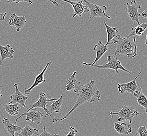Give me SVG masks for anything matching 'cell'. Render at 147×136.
I'll use <instances>...</instances> for the list:
<instances>
[{"mask_svg":"<svg viewBox=\"0 0 147 136\" xmlns=\"http://www.w3.org/2000/svg\"><path fill=\"white\" fill-rule=\"evenodd\" d=\"M15 51L9 44L6 46H2L0 44V66L3 64V61L7 58L12 59L13 58V54Z\"/></svg>","mask_w":147,"mask_h":136,"instance_id":"cell-17","label":"cell"},{"mask_svg":"<svg viewBox=\"0 0 147 136\" xmlns=\"http://www.w3.org/2000/svg\"><path fill=\"white\" fill-rule=\"evenodd\" d=\"M104 24L106 27V32L107 35V40L106 42V46L109 44H114L117 43V40L114 39V37L118 38L120 35L118 34V30L115 27H111L109 26L106 23L104 22Z\"/></svg>","mask_w":147,"mask_h":136,"instance_id":"cell-16","label":"cell"},{"mask_svg":"<svg viewBox=\"0 0 147 136\" xmlns=\"http://www.w3.org/2000/svg\"><path fill=\"white\" fill-rule=\"evenodd\" d=\"M24 115L26 116V121H31L32 123H35L36 124L39 125L41 124V119L44 116V114L42 112L37 111L36 108L30 110L28 112H23L20 117H18L15 119V125L17 124L18 120Z\"/></svg>","mask_w":147,"mask_h":136,"instance_id":"cell-7","label":"cell"},{"mask_svg":"<svg viewBox=\"0 0 147 136\" xmlns=\"http://www.w3.org/2000/svg\"><path fill=\"white\" fill-rule=\"evenodd\" d=\"M7 2L9 3H12L14 2V3H18L20 2H26L28 3L29 4H32L33 2L31 1L28 0V1H7Z\"/></svg>","mask_w":147,"mask_h":136,"instance_id":"cell-28","label":"cell"},{"mask_svg":"<svg viewBox=\"0 0 147 136\" xmlns=\"http://www.w3.org/2000/svg\"><path fill=\"white\" fill-rule=\"evenodd\" d=\"M147 24L142 23L138 25L136 27H133L131 29V32L127 37L131 36H136L142 35L144 33V31L147 29Z\"/></svg>","mask_w":147,"mask_h":136,"instance_id":"cell-24","label":"cell"},{"mask_svg":"<svg viewBox=\"0 0 147 136\" xmlns=\"http://www.w3.org/2000/svg\"><path fill=\"white\" fill-rule=\"evenodd\" d=\"M78 133V130L76 129V128L73 126H71L70 127L69 133L66 136H75V135Z\"/></svg>","mask_w":147,"mask_h":136,"instance_id":"cell-27","label":"cell"},{"mask_svg":"<svg viewBox=\"0 0 147 136\" xmlns=\"http://www.w3.org/2000/svg\"><path fill=\"white\" fill-rule=\"evenodd\" d=\"M137 133L139 136H147V130L146 126H141L139 128Z\"/></svg>","mask_w":147,"mask_h":136,"instance_id":"cell-25","label":"cell"},{"mask_svg":"<svg viewBox=\"0 0 147 136\" xmlns=\"http://www.w3.org/2000/svg\"><path fill=\"white\" fill-rule=\"evenodd\" d=\"M15 87V92L13 94L10 96L11 102L8 104H14L15 103H18L24 107H26L25 103L27 100L28 98V96H26L24 95L19 90L18 88V84L15 83L14 84Z\"/></svg>","mask_w":147,"mask_h":136,"instance_id":"cell-10","label":"cell"},{"mask_svg":"<svg viewBox=\"0 0 147 136\" xmlns=\"http://www.w3.org/2000/svg\"><path fill=\"white\" fill-rule=\"evenodd\" d=\"M26 16H18L15 13H13L9 18V25L15 27L16 30L20 32L26 23Z\"/></svg>","mask_w":147,"mask_h":136,"instance_id":"cell-11","label":"cell"},{"mask_svg":"<svg viewBox=\"0 0 147 136\" xmlns=\"http://www.w3.org/2000/svg\"><path fill=\"white\" fill-rule=\"evenodd\" d=\"M1 91L0 90V98H1V97L3 96V95L1 93Z\"/></svg>","mask_w":147,"mask_h":136,"instance_id":"cell-33","label":"cell"},{"mask_svg":"<svg viewBox=\"0 0 147 136\" xmlns=\"http://www.w3.org/2000/svg\"><path fill=\"white\" fill-rule=\"evenodd\" d=\"M64 2L69 3L72 6L74 9V14L72 17L74 18L76 16H79V17L81 18L82 14L85 12H89L88 6L83 4V1H80L79 2H72L70 1H67V0H63Z\"/></svg>","mask_w":147,"mask_h":136,"instance_id":"cell-12","label":"cell"},{"mask_svg":"<svg viewBox=\"0 0 147 136\" xmlns=\"http://www.w3.org/2000/svg\"><path fill=\"white\" fill-rule=\"evenodd\" d=\"M142 70L140 71L139 74L136 77L134 80H132L129 82L126 83H118L117 88L118 92L121 94L124 93L125 92H128L131 93L132 94H134L136 91L138 89L137 83L136 82V80L140 74H141Z\"/></svg>","mask_w":147,"mask_h":136,"instance_id":"cell-8","label":"cell"},{"mask_svg":"<svg viewBox=\"0 0 147 136\" xmlns=\"http://www.w3.org/2000/svg\"><path fill=\"white\" fill-rule=\"evenodd\" d=\"M114 129L118 133L124 135H128L130 133H133L132 128L130 124L125 123H114Z\"/></svg>","mask_w":147,"mask_h":136,"instance_id":"cell-20","label":"cell"},{"mask_svg":"<svg viewBox=\"0 0 147 136\" xmlns=\"http://www.w3.org/2000/svg\"><path fill=\"white\" fill-rule=\"evenodd\" d=\"M7 13H0V21H4L5 20V18L7 15Z\"/></svg>","mask_w":147,"mask_h":136,"instance_id":"cell-29","label":"cell"},{"mask_svg":"<svg viewBox=\"0 0 147 136\" xmlns=\"http://www.w3.org/2000/svg\"><path fill=\"white\" fill-rule=\"evenodd\" d=\"M51 64V62L50 61L48 62L46 66H45L44 69L42 70V71H41V72L37 77H36L35 80L34 82L32 84V86H31L30 88H28V89L25 88V89L24 93H25V94H30V93L35 87L37 86L40 84H41V83L46 82V80H45L44 78L45 73L46 71L47 70V68L49 67V65H50Z\"/></svg>","mask_w":147,"mask_h":136,"instance_id":"cell-14","label":"cell"},{"mask_svg":"<svg viewBox=\"0 0 147 136\" xmlns=\"http://www.w3.org/2000/svg\"><path fill=\"white\" fill-rule=\"evenodd\" d=\"M145 44L147 46V35H146V40H145Z\"/></svg>","mask_w":147,"mask_h":136,"instance_id":"cell-32","label":"cell"},{"mask_svg":"<svg viewBox=\"0 0 147 136\" xmlns=\"http://www.w3.org/2000/svg\"><path fill=\"white\" fill-rule=\"evenodd\" d=\"M110 115L112 116H113V115L118 116L119 118L118 119V121L119 122L125 121H128L130 124L132 123L133 118L138 115L139 112L137 110H135V107L134 106L128 107L126 105H123L121 110L119 112H110Z\"/></svg>","mask_w":147,"mask_h":136,"instance_id":"cell-4","label":"cell"},{"mask_svg":"<svg viewBox=\"0 0 147 136\" xmlns=\"http://www.w3.org/2000/svg\"><path fill=\"white\" fill-rule=\"evenodd\" d=\"M108 50V46L103 44L102 41H99L97 44H95L94 47V51L96 53V56L93 63H91L92 65H95L104 54Z\"/></svg>","mask_w":147,"mask_h":136,"instance_id":"cell-18","label":"cell"},{"mask_svg":"<svg viewBox=\"0 0 147 136\" xmlns=\"http://www.w3.org/2000/svg\"><path fill=\"white\" fill-rule=\"evenodd\" d=\"M18 136H32V135L39 136V131L38 129L31 127L30 125H26L22 128L21 133H18Z\"/></svg>","mask_w":147,"mask_h":136,"instance_id":"cell-22","label":"cell"},{"mask_svg":"<svg viewBox=\"0 0 147 136\" xmlns=\"http://www.w3.org/2000/svg\"><path fill=\"white\" fill-rule=\"evenodd\" d=\"M141 17H143V18H146L147 19V12L144 11V12L142 13V14H141Z\"/></svg>","mask_w":147,"mask_h":136,"instance_id":"cell-30","label":"cell"},{"mask_svg":"<svg viewBox=\"0 0 147 136\" xmlns=\"http://www.w3.org/2000/svg\"><path fill=\"white\" fill-rule=\"evenodd\" d=\"M107 60L109 61V62L106 64H104L103 65H92L91 63H88L85 62L83 63V65H89L91 67H96L98 68V70L111 69L114 70L116 71V73L118 74H120L119 72L118 71L119 69H121L123 71L128 72L130 74L132 73L131 71L127 70L122 65L121 62L117 59V58L116 57L113 55H109L107 56Z\"/></svg>","mask_w":147,"mask_h":136,"instance_id":"cell-3","label":"cell"},{"mask_svg":"<svg viewBox=\"0 0 147 136\" xmlns=\"http://www.w3.org/2000/svg\"><path fill=\"white\" fill-rule=\"evenodd\" d=\"M134 95L137 98V101L139 105L144 108L147 114V98L142 92V86L140 88V91H136Z\"/></svg>","mask_w":147,"mask_h":136,"instance_id":"cell-21","label":"cell"},{"mask_svg":"<svg viewBox=\"0 0 147 136\" xmlns=\"http://www.w3.org/2000/svg\"><path fill=\"white\" fill-rule=\"evenodd\" d=\"M127 7L126 9L129 18L139 25L140 22L139 21V18L141 17V15L139 13L138 9H141V5L137 3L135 0H132L130 4L129 3H127Z\"/></svg>","mask_w":147,"mask_h":136,"instance_id":"cell-6","label":"cell"},{"mask_svg":"<svg viewBox=\"0 0 147 136\" xmlns=\"http://www.w3.org/2000/svg\"><path fill=\"white\" fill-rule=\"evenodd\" d=\"M39 136H59V135L57 134H53V133H49L48 132H47L46 129V127L45 126L43 128V131L41 133L40 135H39Z\"/></svg>","mask_w":147,"mask_h":136,"instance_id":"cell-26","label":"cell"},{"mask_svg":"<svg viewBox=\"0 0 147 136\" xmlns=\"http://www.w3.org/2000/svg\"><path fill=\"white\" fill-rule=\"evenodd\" d=\"M57 100L55 98H51L50 100L47 99V95L44 93L41 92L39 94V98L38 101L36 102L35 103L30 105L29 108L27 110L26 112H28L30 110H33L37 107L42 108L46 112V114L48 113V110L46 109V106L47 105V103L48 102H53V101H56Z\"/></svg>","mask_w":147,"mask_h":136,"instance_id":"cell-9","label":"cell"},{"mask_svg":"<svg viewBox=\"0 0 147 136\" xmlns=\"http://www.w3.org/2000/svg\"><path fill=\"white\" fill-rule=\"evenodd\" d=\"M84 2L86 6H88L89 12L90 13V18H106L111 20L112 18L106 14V11L107 7L106 6H100L97 5L95 4L89 2L87 1H83Z\"/></svg>","mask_w":147,"mask_h":136,"instance_id":"cell-5","label":"cell"},{"mask_svg":"<svg viewBox=\"0 0 147 136\" xmlns=\"http://www.w3.org/2000/svg\"><path fill=\"white\" fill-rule=\"evenodd\" d=\"M19 105L20 104L18 103L6 104V105H4L3 107L9 115H16L18 114L19 110L20 109Z\"/></svg>","mask_w":147,"mask_h":136,"instance_id":"cell-23","label":"cell"},{"mask_svg":"<svg viewBox=\"0 0 147 136\" xmlns=\"http://www.w3.org/2000/svg\"><path fill=\"white\" fill-rule=\"evenodd\" d=\"M2 123L6 131L12 136H15L16 132H18L19 133L22 128L15 125L13 124L9 119L6 118H4L2 119Z\"/></svg>","mask_w":147,"mask_h":136,"instance_id":"cell-19","label":"cell"},{"mask_svg":"<svg viewBox=\"0 0 147 136\" xmlns=\"http://www.w3.org/2000/svg\"><path fill=\"white\" fill-rule=\"evenodd\" d=\"M136 36L121 37V36L117 40V47L114 56L117 55H126L129 58H135L137 55V44L136 42Z\"/></svg>","mask_w":147,"mask_h":136,"instance_id":"cell-2","label":"cell"},{"mask_svg":"<svg viewBox=\"0 0 147 136\" xmlns=\"http://www.w3.org/2000/svg\"><path fill=\"white\" fill-rule=\"evenodd\" d=\"M77 94L78 96L77 102L70 111L63 117L57 116L53 118V123L56 124L57 126L59 123H61L63 120L67 118L74 110L81 105L86 103L96 102L100 101V92L97 89L93 80H91L84 85H82Z\"/></svg>","mask_w":147,"mask_h":136,"instance_id":"cell-1","label":"cell"},{"mask_svg":"<svg viewBox=\"0 0 147 136\" xmlns=\"http://www.w3.org/2000/svg\"><path fill=\"white\" fill-rule=\"evenodd\" d=\"M77 72L74 71L73 74L67 81V85L65 86V88L67 91H73L74 93H77V92L79 90L80 88L82 86V84L76 79V75Z\"/></svg>","mask_w":147,"mask_h":136,"instance_id":"cell-13","label":"cell"},{"mask_svg":"<svg viewBox=\"0 0 147 136\" xmlns=\"http://www.w3.org/2000/svg\"><path fill=\"white\" fill-rule=\"evenodd\" d=\"M49 2H52V3H53V4L55 5L56 6H58V4L57 3V2L56 1H49Z\"/></svg>","mask_w":147,"mask_h":136,"instance_id":"cell-31","label":"cell"},{"mask_svg":"<svg viewBox=\"0 0 147 136\" xmlns=\"http://www.w3.org/2000/svg\"><path fill=\"white\" fill-rule=\"evenodd\" d=\"M134 136H139V134L138 133H136L135 135H134Z\"/></svg>","mask_w":147,"mask_h":136,"instance_id":"cell-34","label":"cell"},{"mask_svg":"<svg viewBox=\"0 0 147 136\" xmlns=\"http://www.w3.org/2000/svg\"><path fill=\"white\" fill-rule=\"evenodd\" d=\"M63 94H62L61 95V96L58 100H57L56 101H53V103L50 106L47 105L46 106V109L48 110V113L45 115V117H50L53 112L59 113L60 112L61 107L63 101Z\"/></svg>","mask_w":147,"mask_h":136,"instance_id":"cell-15","label":"cell"}]
</instances>
